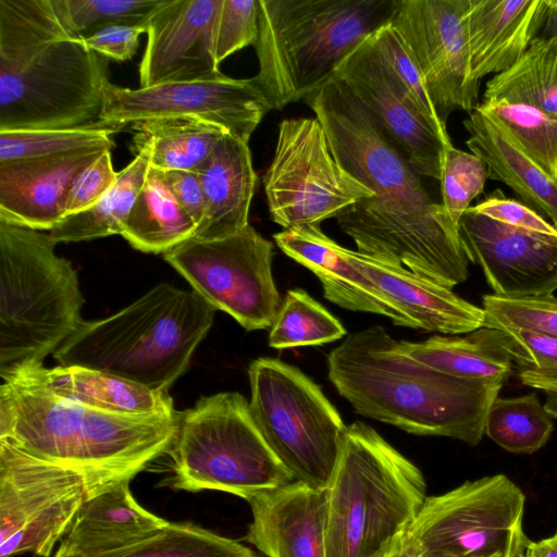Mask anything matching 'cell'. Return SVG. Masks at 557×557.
Masks as SVG:
<instances>
[{
	"label": "cell",
	"instance_id": "obj_33",
	"mask_svg": "<svg viewBox=\"0 0 557 557\" xmlns=\"http://www.w3.org/2000/svg\"><path fill=\"white\" fill-rule=\"evenodd\" d=\"M483 99H504L557 119V36H537L522 57L487 83Z\"/></svg>",
	"mask_w": 557,
	"mask_h": 557
},
{
	"label": "cell",
	"instance_id": "obj_17",
	"mask_svg": "<svg viewBox=\"0 0 557 557\" xmlns=\"http://www.w3.org/2000/svg\"><path fill=\"white\" fill-rule=\"evenodd\" d=\"M335 76L420 176L441 181L451 140L442 137L422 116L376 51L371 36L342 63Z\"/></svg>",
	"mask_w": 557,
	"mask_h": 557
},
{
	"label": "cell",
	"instance_id": "obj_28",
	"mask_svg": "<svg viewBox=\"0 0 557 557\" xmlns=\"http://www.w3.org/2000/svg\"><path fill=\"white\" fill-rule=\"evenodd\" d=\"M14 374L26 375L58 396L102 411L123 414L176 413L169 393L156 392L100 370L79 366H41Z\"/></svg>",
	"mask_w": 557,
	"mask_h": 557
},
{
	"label": "cell",
	"instance_id": "obj_10",
	"mask_svg": "<svg viewBox=\"0 0 557 557\" xmlns=\"http://www.w3.org/2000/svg\"><path fill=\"white\" fill-rule=\"evenodd\" d=\"M249 410L264 442L294 481L326 488L347 425L321 387L297 367L260 357L248 368Z\"/></svg>",
	"mask_w": 557,
	"mask_h": 557
},
{
	"label": "cell",
	"instance_id": "obj_40",
	"mask_svg": "<svg viewBox=\"0 0 557 557\" xmlns=\"http://www.w3.org/2000/svg\"><path fill=\"white\" fill-rule=\"evenodd\" d=\"M484 326L529 331L557 339V297L553 294L504 297L487 294L482 297Z\"/></svg>",
	"mask_w": 557,
	"mask_h": 557
},
{
	"label": "cell",
	"instance_id": "obj_42",
	"mask_svg": "<svg viewBox=\"0 0 557 557\" xmlns=\"http://www.w3.org/2000/svg\"><path fill=\"white\" fill-rule=\"evenodd\" d=\"M500 331L518 367L520 382L547 394H557V339L523 330Z\"/></svg>",
	"mask_w": 557,
	"mask_h": 557
},
{
	"label": "cell",
	"instance_id": "obj_31",
	"mask_svg": "<svg viewBox=\"0 0 557 557\" xmlns=\"http://www.w3.org/2000/svg\"><path fill=\"white\" fill-rule=\"evenodd\" d=\"M195 231V222L150 166L121 235L137 250L164 255L194 237Z\"/></svg>",
	"mask_w": 557,
	"mask_h": 557
},
{
	"label": "cell",
	"instance_id": "obj_6",
	"mask_svg": "<svg viewBox=\"0 0 557 557\" xmlns=\"http://www.w3.org/2000/svg\"><path fill=\"white\" fill-rule=\"evenodd\" d=\"M399 0H259L253 78L281 110L329 83L342 63L388 25Z\"/></svg>",
	"mask_w": 557,
	"mask_h": 557
},
{
	"label": "cell",
	"instance_id": "obj_4",
	"mask_svg": "<svg viewBox=\"0 0 557 557\" xmlns=\"http://www.w3.org/2000/svg\"><path fill=\"white\" fill-rule=\"evenodd\" d=\"M327 376L355 411L423 436L478 445L500 385L448 375L411 358L381 325L347 335L327 355Z\"/></svg>",
	"mask_w": 557,
	"mask_h": 557
},
{
	"label": "cell",
	"instance_id": "obj_34",
	"mask_svg": "<svg viewBox=\"0 0 557 557\" xmlns=\"http://www.w3.org/2000/svg\"><path fill=\"white\" fill-rule=\"evenodd\" d=\"M553 419L535 393L497 396L487 411L484 434L509 453L533 454L550 438Z\"/></svg>",
	"mask_w": 557,
	"mask_h": 557
},
{
	"label": "cell",
	"instance_id": "obj_1",
	"mask_svg": "<svg viewBox=\"0 0 557 557\" xmlns=\"http://www.w3.org/2000/svg\"><path fill=\"white\" fill-rule=\"evenodd\" d=\"M304 101L323 126L336 161L374 193L336 216L357 251L449 288L463 283L468 259L458 227L345 84L334 76Z\"/></svg>",
	"mask_w": 557,
	"mask_h": 557
},
{
	"label": "cell",
	"instance_id": "obj_29",
	"mask_svg": "<svg viewBox=\"0 0 557 557\" xmlns=\"http://www.w3.org/2000/svg\"><path fill=\"white\" fill-rule=\"evenodd\" d=\"M459 335H433L422 342L403 341V345L411 358L437 371L503 386L515 364L504 332L482 326Z\"/></svg>",
	"mask_w": 557,
	"mask_h": 557
},
{
	"label": "cell",
	"instance_id": "obj_44",
	"mask_svg": "<svg viewBox=\"0 0 557 557\" xmlns=\"http://www.w3.org/2000/svg\"><path fill=\"white\" fill-rule=\"evenodd\" d=\"M259 36V0H223L216 30L219 65L238 50L255 46Z\"/></svg>",
	"mask_w": 557,
	"mask_h": 557
},
{
	"label": "cell",
	"instance_id": "obj_9",
	"mask_svg": "<svg viewBox=\"0 0 557 557\" xmlns=\"http://www.w3.org/2000/svg\"><path fill=\"white\" fill-rule=\"evenodd\" d=\"M166 484L191 493L220 491L248 496L293 482L258 431L239 393L200 398L180 413Z\"/></svg>",
	"mask_w": 557,
	"mask_h": 557
},
{
	"label": "cell",
	"instance_id": "obj_5",
	"mask_svg": "<svg viewBox=\"0 0 557 557\" xmlns=\"http://www.w3.org/2000/svg\"><path fill=\"white\" fill-rule=\"evenodd\" d=\"M215 308L168 283L116 313L83 321L53 354L59 366L104 371L168 393L213 323Z\"/></svg>",
	"mask_w": 557,
	"mask_h": 557
},
{
	"label": "cell",
	"instance_id": "obj_51",
	"mask_svg": "<svg viewBox=\"0 0 557 557\" xmlns=\"http://www.w3.org/2000/svg\"><path fill=\"white\" fill-rule=\"evenodd\" d=\"M549 11L545 25L547 36H557V0H548Z\"/></svg>",
	"mask_w": 557,
	"mask_h": 557
},
{
	"label": "cell",
	"instance_id": "obj_20",
	"mask_svg": "<svg viewBox=\"0 0 557 557\" xmlns=\"http://www.w3.org/2000/svg\"><path fill=\"white\" fill-rule=\"evenodd\" d=\"M251 522L244 541L265 557H326L327 488L293 481L245 499Z\"/></svg>",
	"mask_w": 557,
	"mask_h": 557
},
{
	"label": "cell",
	"instance_id": "obj_8",
	"mask_svg": "<svg viewBox=\"0 0 557 557\" xmlns=\"http://www.w3.org/2000/svg\"><path fill=\"white\" fill-rule=\"evenodd\" d=\"M49 234L0 222V375L44 366L75 333L84 298Z\"/></svg>",
	"mask_w": 557,
	"mask_h": 557
},
{
	"label": "cell",
	"instance_id": "obj_45",
	"mask_svg": "<svg viewBox=\"0 0 557 557\" xmlns=\"http://www.w3.org/2000/svg\"><path fill=\"white\" fill-rule=\"evenodd\" d=\"M111 150L104 151L73 181L64 203V216L92 207L115 183Z\"/></svg>",
	"mask_w": 557,
	"mask_h": 557
},
{
	"label": "cell",
	"instance_id": "obj_25",
	"mask_svg": "<svg viewBox=\"0 0 557 557\" xmlns=\"http://www.w3.org/2000/svg\"><path fill=\"white\" fill-rule=\"evenodd\" d=\"M277 247L321 282L325 299L351 311L398 318L374 284L354 265L348 248L326 236L318 224L295 226L273 235Z\"/></svg>",
	"mask_w": 557,
	"mask_h": 557
},
{
	"label": "cell",
	"instance_id": "obj_7",
	"mask_svg": "<svg viewBox=\"0 0 557 557\" xmlns=\"http://www.w3.org/2000/svg\"><path fill=\"white\" fill-rule=\"evenodd\" d=\"M326 488V557H385L428 497L419 468L360 421L347 425Z\"/></svg>",
	"mask_w": 557,
	"mask_h": 557
},
{
	"label": "cell",
	"instance_id": "obj_35",
	"mask_svg": "<svg viewBox=\"0 0 557 557\" xmlns=\"http://www.w3.org/2000/svg\"><path fill=\"white\" fill-rule=\"evenodd\" d=\"M347 335L345 326L302 288L287 290L269 333V346H320Z\"/></svg>",
	"mask_w": 557,
	"mask_h": 557
},
{
	"label": "cell",
	"instance_id": "obj_50",
	"mask_svg": "<svg viewBox=\"0 0 557 557\" xmlns=\"http://www.w3.org/2000/svg\"><path fill=\"white\" fill-rule=\"evenodd\" d=\"M385 557H428L408 531L396 542Z\"/></svg>",
	"mask_w": 557,
	"mask_h": 557
},
{
	"label": "cell",
	"instance_id": "obj_36",
	"mask_svg": "<svg viewBox=\"0 0 557 557\" xmlns=\"http://www.w3.org/2000/svg\"><path fill=\"white\" fill-rule=\"evenodd\" d=\"M124 125L98 124L63 129L0 131V162L66 154L88 148L112 149L111 135Z\"/></svg>",
	"mask_w": 557,
	"mask_h": 557
},
{
	"label": "cell",
	"instance_id": "obj_39",
	"mask_svg": "<svg viewBox=\"0 0 557 557\" xmlns=\"http://www.w3.org/2000/svg\"><path fill=\"white\" fill-rule=\"evenodd\" d=\"M63 25L87 38L110 25H147L166 0H51Z\"/></svg>",
	"mask_w": 557,
	"mask_h": 557
},
{
	"label": "cell",
	"instance_id": "obj_21",
	"mask_svg": "<svg viewBox=\"0 0 557 557\" xmlns=\"http://www.w3.org/2000/svg\"><path fill=\"white\" fill-rule=\"evenodd\" d=\"M356 269L369 278L398 318V326L444 335L475 331L485 323L483 308L474 306L453 288L421 277L404 268L349 250Z\"/></svg>",
	"mask_w": 557,
	"mask_h": 557
},
{
	"label": "cell",
	"instance_id": "obj_19",
	"mask_svg": "<svg viewBox=\"0 0 557 557\" xmlns=\"http://www.w3.org/2000/svg\"><path fill=\"white\" fill-rule=\"evenodd\" d=\"M223 0H166L146 25L140 87L221 76L215 54Z\"/></svg>",
	"mask_w": 557,
	"mask_h": 557
},
{
	"label": "cell",
	"instance_id": "obj_47",
	"mask_svg": "<svg viewBox=\"0 0 557 557\" xmlns=\"http://www.w3.org/2000/svg\"><path fill=\"white\" fill-rule=\"evenodd\" d=\"M143 33H146L145 26L116 24L95 32L85 41L92 51L104 58L126 61L135 55Z\"/></svg>",
	"mask_w": 557,
	"mask_h": 557
},
{
	"label": "cell",
	"instance_id": "obj_43",
	"mask_svg": "<svg viewBox=\"0 0 557 557\" xmlns=\"http://www.w3.org/2000/svg\"><path fill=\"white\" fill-rule=\"evenodd\" d=\"M487 169L472 152L450 146L446 149L441 177L442 205L455 226L470 208L471 201L484 190Z\"/></svg>",
	"mask_w": 557,
	"mask_h": 557
},
{
	"label": "cell",
	"instance_id": "obj_26",
	"mask_svg": "<svg viewBox=\"0 0 557 557\" xmlns=\"http://www.w3.org/2000/svg\"><path fill=\"white\" fill-rule=\"evenodd\" d=\"M463 126L469 135L466 145L484 161L487 178L510 187L557 228V178L525 152L497 117L475 108Z\"/></svg>",
	"mask_w": 557,
	"mask_h": 557
},
{
	"label": "cell",
	"instance_id": "obj_38",
	"mask_svg": "<svg viewBox=\"0 0 557 557\" xmlns=\"http://www.w3.org/2000/svg\"><path fill=\"white\" fill-rule=\"evenodd\" d=\"M476 109L497 117L525 152L557 178V119L504 99H483Z\"/></svg>",
	"mask_w": 557,
	"mask_h": 557
},
{
	"label": "cell",
	"instance_id": "obj_14",
	"mask_svg": "<svg viewBox=\"0 0 557 557\" xmlns=\"http://www.w3.org/2000/svg\"><path fill=\"white\" fill-rule=\"evenodd\" d=\"M87 499L77 472L0 438V557H50Z\"/></svg>",
	"mask_w": 557,
	"mask_h": 557
},
{
	"label": "cell",
	"instance_id": "obj_16",
	"mask_svg": "<svg viewBox=\"0 0 557 557\" xmlns=\"http://www.w3.org/2000/svg\"><path fill=\"white\" fill-rule=\"evenodd\" d=\"M465 8L466 0H399L389 23L417 63L444 124L453 111L471 113L479 104Z\"/></svg>",
	"mask_w": 557,
	"mask_h": 557
},
{
	"label": "cell",
	"instance_id": "obj_46",
	"mask_svg": "<svg viewBox=\"0 0 557 557\" xmlns=\"http://www.w3.org/2000/svg\"><path fill=\"white\" fill-rule=\"evenodd\" d=\"M474 211L509 226L547 235H557L555 228L540 213L524 202L508 198L500 189H495L478 205Z\"/></svg>",
	"mask_w": 557,
	"mask_h": 557
},
{
	"label": "cell",
	"instance_id": "obj_30",
	"mask_svg": "<svg viewBox=\"0 0 557 557\" xmlns=\"http://www.w3.org/2000/svg\"><path fill=\"white\" fill-rule=\"evenodd\" d=\"M132 151L150 149V166L159 171L183 170L200 174L226 132L194 117H157L133 124ZM228 134V133H227Z\"/></svg>",
	"mask_w": 557,
	"mask_h": 557
},
{
	"label": "cell",
	"instance_id": "obj_22",
	"mask_svg": "<svg viewBox=\"0 0 557 557\" xmlns=\"http://www.w3.org/2000/svg\"><path fill=\"white\" fill-rule=\"evenodd\" d=\"M106 147L66 154L0 162V222L51 231L64 218V203L75 177Z\"/></svg>",
	"mask_w": 557,
	"mask_h": 557
},
{
	"label": "cell",
	"instance_id": "obj_41",
	"mask_svg": "<svg viewBox=\"0 0 557 557\" xmlns=\"http://www.w3.org/2000/svg\"><path fill=\"white\" fill-rule=\"evenodd\" d=\"M371 38L376 51L422 116L442 137L450 140L446 124L437 115L419 67L396 29L391 24L385 25Z\"/></svg>",
	"mask_w": 557,
	"mask_h": 557
},
{
	"label": "cell",
	"instance_id": "obj_2",
	"mask_svg": "<svg viewBox=\"0 0 557 557\" xmlns=\"http://www.w3.org/2000/svg\"><path fill=\"white\" fill-rule=\"evenodd\" d=\"M180 413L123 414L102 411L13 374L0 386V438L77 472L92 498L131 482L169 453Z\"/></svg>",
	"mask_w": 557,
	"mask_h": 557
},
{
	"label": "cell",
	"instance_id": "obj_13",
	"mask_svg": "<svg viewBox=\"0 0 557 557\" xmlns=\"http://www.w3.org/2000/svg\"><path fill=\"white\" fill-rule=\"evenodd\" d=\"M273 244L250 224L228 237H195L164 253L198 295L245 330L270 329L282 305L272 274Z\"/></svg>",
	"mask_w": 557,
	"mask_h": 557
},
{
	"label": "cell",
	"instance_id": "obj_18",
	"mask_svg": "<svg viewBox=\"0 0 557 557\" xmlns=\"http://www.w3.org/2000/svg\"><path fill=\"white\" fill-rule=\"evenodd\" d=\"M462 250L495 295L525 297L557 289V235L506 225L471 207L458 223Z\"/></svg>",
	"mask_w": 557,
	"mask_h": 557
},
{
	"label": "cell",
	"instance_id": "obj_12",
	"mask_svg": "<svg viewBox=\"0 0 557 557\" xmlns=\"http://www.w3.org/2000/svg\"><path fill=\"white\" fill-rule=\"evenodd\" d=\"M262 184L271 220L284 230L320 225L357 201L374 197L336 161L317 117L280 122Z\"/></svg>",
	"mask_w": 557,
	"mask_h": 557
},
{
	"label": "cell",
	"instance_id": "obj_24",
	"mask_svg": "<svg viewBox=\"0 0 557 557\" xmlns=\"http://www.w3.org/2000/svg\"><path fill=\"white\" fill-rule=\"evenodd\" d=\"M129 483L87 499L54 556L103 557L161 532L169 521L139 505Z\"/></svg>",
	"mask_w": 557,
	"mask_h": 557
},
{
	"label": "cell",
	"instance_id": "obj_23",
	"mask_svg": "<svg viewBox=\"0 0 557 557\" xmlns=\"http://www.w3.org/2000/svg\"><path fill=\"white\" fill-rule=\"evenodd\" d=\"M548 11V0H466L473 78L512 66L537 37Z\"/></svg>",
	"mask_w": 557,
	"mask_h": 557
},
{
	"label": "cell",
	"instance_id": "obj_37",
	"mask_svg": "<svg viewBox=\"0 0 557 557\" xmlns=\"http://www.w3.org/2000/svg\"><path fill=\"white\" fill-rule=\"evenodd\" d=\"M57 557V556H54ZM103 557H261L240 542L193 523L169 524L152 537Z\"/></svg>",
	"mask_w": 557,
	"mask_h": 557
},
{
	"label": "cell",
	"instance_id": "obj_52",
	"mask_svg": "<svg viewBox=\"0 0 557 557\" xmlns=\"http://www.w3.org/2000/svg\"><path fill=\"white\" fill-rule=\"evenodd\" d=\"M544 407L554 419H557V394H547Z\"/></svg>",
	"mask_w": 557,
	"mask_h": 557
},
{
	"label": "cell",
	"instance_id": "obj_15",
	"mask_svg": "<svg viewBox=\"0 0 557 557\" xmlns=\"http://www.w3.org/2000/svg\"><path fill=\"white\" fill-rule=\"evenodd\" d=\"M272 110L253 77L224 74L195 82H176L129 89L108 83L101 122L126 125L157 117H194L223 128L248 143Z\"/></svg>",
	"mask_w": 557,
	"mask_h": 557
},
{
	"label": "cell",
	"instance_id": "obj_3",
	"mask_svg": "<svg viewBox=\"0 0 557 557\" xmlns=\"http://www.w3.org/2000/svg\"><path fill=\"white\" fill-rule=\"evenodd\" d=\"M109 82L106 58L63 25L51 0H0V131L103 124Z\"/></svg>",
	"mask_w": 557,
	"mask_h": 557
},
{
	"label": "cell",
	"instance_id": "obj_27",
	"mask_svg": "<svg viewBox=\"0 0 557 557\" xmlns=\"http://www.w3.org/2000/svg\"><path fill=\"white\" fill-rule=\"evenodd\" d=\"M199 177L206 209L194 237L220 239L247 227L258 180L248 143L224 134Z\"/></svg>",
	"mask_w": 557,
	"mask_h": 557
},
{
	"label": "cell",
	"instance_id": "obj_11",
	"mask_svg": "<svg viewBox=\"0 0 557 557\" xmlns=\"http://www.w3.org/2000/svg\"><path fill=\"white\" fill-rule=\"evenodd\" d=\"M525 497L494 474L428 496L408 533L428 557H520Z\"/></svg>",
	"mask_w": 557,
	"mask_h": 557
},
{
	"label": "cell",
	"instance_id": "obj_32",
	"mask_svg": "<svg viewBox=\"0 0 557 557\" xmlns=\"http://www.w3.org/2000/svg\"><path fill=\"white\" fill-rule=\"evenodd\" d=\"M111 188L89 209L64 216L49 233L55 243L83 242L122 234L124 223L150 168V149L143 147Z\"/></svg>",
	"mask_w": 557,
	"mask_h": 557
},
{
	"label": "cell",
	"instance_id": "obj_49",
	"mask_svg": "<svg viewBox=\"0 0 557 557\" xmlns=\"http://www.w3.org/2000/svg\"><path fill=\"white\" fill-rule=\"evenodd\" d=\"M520 557H557V533L536 542L529 540Z\"/></svg>",
	"mask_w": 557,
	"mask_h": 557
},
{
	"label": "cell",
	"instance_id": "obj_48",
	"mask_svg": "<svg viewBox=\"0 0 557 557\" xmlns=\"http://www.w3.org/2000/svg\"><path fill=\"white\" fill-rule=\"evenodd\" d=\"M158 172L177 203L190 216L197 227L203 219L206 209L199 174L183 170H158Z\"/></svg>",
	"mask_w": 557,
	"mask_h": 557
}]
</instances>
